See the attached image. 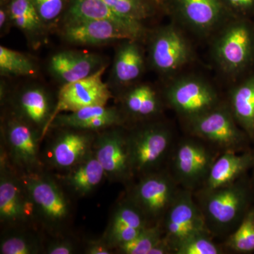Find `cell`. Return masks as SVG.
I'll use <instances>...</instances> for the list:
<instances>
[{"label": "cell", "instance_id": "obj_1", "mask_svg": "<svg viewBox=\"0 0 254 254\" xmlns=\"http://www.w3.org/2000/svg\"><path fill=\"white\" fill-rule=\"evenodd\" d=\"M20 176L33 205L37 226L48 236L73 231L77 200L65 190L53 173L44 170Z\"/></svg>", "mask_w": 254, "mask_h": 254}, {"label": "cell", "instance_id": "obj_2", "mask_svg": "<svg viewBox=\"0 0 254 254\" xmlns=\"http://www.w3.org/2000/svg\"><path fill=\"white\" fill-rule=\"evenodd\" d=\"M254 190L247 175L227 186L215 190L200 189L197 203L210 234H231L253 205Z\"/></svg>", "mask_w": 254, "mask_h": 254}, {"label": "cell", "instance_id": "obj_3", "mask_svg": "<svg viewBox=\"0 0 254 254\" xmlns=\"http://www.w3.org/2000/svg\"><path fill=\"white\" fill-rule=\"evenodd\" d=\"M217 66L227 76L242 78L254 70V21L235 16L219 29L213 45Z\"/></svg>", "mask_w": 254, "mask_h": 254}, {"label": "cell", "instance_id": "obj_4", "mask_svg": "<svg viewBox=\"0 0 254 254\" xmlns=\"http://www.w3.org/2000/svg\"><path fill=\"white\" fill-rule=\"evenodd\" d=\"M43 133L24 120L5 112L0 128V154L20 175L44 171L41 160Z\"/></svg>", "mask_w": 254, "mask_h": 254}, {"label": "cell", "instance_id": "obj_5", "mask_svg": "<svg viewBox=\"0 0 254 254\" xmlns=\"http://www.w3.org/2000/svg\"><path fill=\"white\" fill-rule=\"evenodd\" d=\"M127 126L134 180L163 170L173 150V132L168 125L153 120Z\"/></svg>", "mask_w": 254, "mask_h": 254}, {"label": "cell", "instance_id": "obj_6", "mask_svg": "<svg viewBox=\"0 0 254 254\" xmlns=\"http://www.w3.org/2000/svg\"><path fill=\"white\" fill-rule=\"evenodd\" d=\"M96 133L68 127H50L41 145L45 170L62 173L81 163L93 153Z\"/></svg>", "mask_w": 254, "mask_h": 254}, {"label": "cell", "instance_id": "obj_7", "mask_svg": "<svg viewBox=\"0 0 254 254\" xmlns=\"http://www.w3.org/2000/svg\"><path fill=\"white\" fill-rule=\"evenodd\" d=\"M180 185L165 169L148 174L127 187L125 194L150 225H161L165 214L180 194Z\"/></svg>", "mask_w": 254, "mask_h": 254}, {"label": "cell", "instance_id": "obj_8", "mask_svg": "<svg viewBox=\"0 0 254 254\" xmlns=\"http://www.w3.org/2000/svg\"><path fill=\"white\" fill-rule=\"evenodd\" d=\"M187 123L192 136L223 152L249 150L250 137L237 123L230 106L220 104Z\"/></svg>", "mask_w": 254, "mask_h": 254}, {"label": "cell", "instance_id": "obj_9", "mask_svg": "<svg viewBox=\"0 0 254 254\" xmlns=\"http://www.w3.org/2000/svg\"><path fill=\"white\" fill-rule=\"evenodd\" d=\"M179 142L171 158V175L180 186L191 190L204 185L219 153L196 138Z\"/></svg>", "mask_w": 254, "mask_h": 254}, {"label": "cell", "instance_id": "obj_10", "mask_svg": "<svg viewBox=\"0 0 254 254\" xmlns=\"http://www.w3.org/2000/svg\"><path fill=\"white\" fill-rule=\"evenodd\" d=\"M37 226L33 205L19 173L0 154V226L1 230ZM38 227V226H37Z\"/></svg>", "mask_w": 254, "mask_h": 254}, {"label": "cell", "instance_id": "obj_11", "mask_svg": "<svg viewBox=\"0 0 254 254\" xmlns=\"http://www.w3.org/2000/svg\"><path fill=\"white\" fill-rule=\"evenodd\" d=\"M93 153L110 183L121 184L127 187L134 181L127 125L97 132Z\"/></svg>", "mask_w": 254, "mask_h": 254}, {"label": "cell", "instance_id": "obj_12", "mask_svg": "<svg viewBox=\"0 0 254 254\" xmlns=\"http://www.w3.org/2000/svg\"><path fill=\"white\" fill-rule=\"evenodd\" d=\"M164 98L187 123L221 104L215 88L206 80L194 76L174 80L165 89Z\"/></svg>", "mask_w": 254, "mask_h": 254}, {"label": "cell", "instance_id": "obj_13", "mask_svg": "<svg viewBox=\"0 0 254 254\" xmlns=\"http://www.w3.org/2000/svg\"><path fill=\"white\" fill-rule=\"evenodd\" d=\"M163 237L173 253L184 241L199 234L209 233L203 213L190 190H182L161 222Z\"/></svg>", "mask_w": 254, "mask_h": 254}, {"label": "cell", "instance_id": "obj_14", "mask_svg": "<svg viewBox=\"0 0 254 254\" xmlns=\"http://www.w3.org/2000/svg\"><path fill=\"white\" fill-rule=\"evenodd\" d=\"M190 42L178 27L164 26L157 31L150 44L149 59L152 66L162 74H173L193 59Z\"/></svg>", "mask_w": 254, "mask_h": 254}, {"label": "cell", "instance_id": "obj_15", "mask_svg": "<svg viewBox=\"0 0 254 254\" xmlns=\"http://www.w3.org/2000/svg\"><path fill=\"white\" fill-rule=\"evenodd\" d=\"M106 68L103 66L88 77L64 84L57 96L52 122L63 112L71 113L87 107L106 106L113 98L110 86L103 81Z\"/></svg>", "mask_w": 254, "mask_h": 254}, {"label": "cell", "instance_id": "obj_16", "mask_svg": "<svg viewBox=\"0 0 254 254\" xmlns=\"http://www.w3.org/2000/svg\"><path fill=\"white\" fill-rule=\"evenodd\" d=\"M9 108L6 112L36 127L43 133V138L53 120L57 104L50 92L41 86L23 88L10 99L6 100Z\"/></svg>", "mask_w": 254, "mask_h": 254}, {"label": "cell", "instance_id": "obj_17", "mask_svg": "<svg viewBox=\"0 0 254 254\" xmlns=\"http://www.w3.org/2000/svg\"><path fill=\"white\" fill-rule=\"evenodd\" d=\"M175 15L184 26L200 36L220 29L225 21L222 0H172Z\"/></svg>", "mask_w": 254, "mask_h": 254}, {"label": "cell", "instance_id": "obj_18", "mask_svg": "<svg viewBox=\"0 0 254 254\" xmlns=\"http://www.w3.org/2000/svg\"><path fill=\"white\" fill-rule=\"evenodd\" d=\"M149 226L143 213L124 193L112 208L101 238L115 252L119 246L133 240Z\"/></svg>", "mask_w": 254, "mask_h": 254}, {"label": "cell", "instance_id": "obj_19", "mask_svg": "<svg viewBox=\"0 0 254 254\" xmlns=\"http://www.w3.org/2000/svg\"><path fill=\"white\" fill-rule=\"evenodd\" d=\"M63 36L68 43L80 46H98L117 41L137 40L125 28L103 20H66Z\"/></svg>", "mask_w": 254, "mask_h": 254}, {"label": "cell", "instance_id": "obj_20", "mask_svg": "<svg viewBox=\"0 0 254 254\" xmlns=\"http://www.w3.org/2000/svg\"><path fill=\"white\" fill-rule=\"evenodd\" d=\"M53 175L65 190L77 200L93 194L107 180L104 169L93 152L72 168Z\"/></svg>", "mask_w": 254, "mask_h": 254}, {"label": "cell", "instance_id": "obj_21", "mask_svg": "<svg viewBox=\"0 0 254 254\" xmlns=\"http://www.w3.org/2000/svg\"><path fill=\"white\" fill-rule=\"evenodd\" d=\"M120 125H127L121 111L116 107L106 105L87 107L71 113L60 114L55 117L48 129L50 127H68L98 132Z\"/></svg>", "mask_w": 254, "mask_h": 254}, {"label": "cell", "instance_id": "obj_22", "mask_svg": "<svg viewBox=\"0 0 254 254\" xmlns=\"http://www.w3.org/2000/svg\"><path fill=\"white\" fill-rule=\"evenodd\" d=\"M120 109L128 124L156 120L163 110V100L153 87L138 84L128 88L120 98Z\"/></svg>", "mask_w": 254, "mask_h": 254}, {"label": "cell", "instance_id": "obj_23", "mask_svg": "<svg viewBox=\"0 0 254 254\" xmlns=\"http://www.w3.org/2000/svg\"><path fill=\"white\" fill-rule=\"evenodd\" d=\"M105 66L98 55L86 52H60L50 60V71L64 84L83 79Z\"/></svg>", "mask_w": 254, "mask_h": 254}, {"label": "cell", "instance_id": "obj_24", "mask_svg": "<svg viewBox=\"0 0 254 254\" xmlns=\"http://www.w3.org/2000/svg\"><path fill=\"white\" fill-rule=\"evenodd\" d=\"M254 166V153L227 150L219 155L214 163L203 190H211L227 186L247 175Z\"/></svg>", "mask_w": 254, "mask_h": 254}, {"label": "cell", "instance_id": "obj_25", "mask_svg": "<svg viewBox=\"0 0 254 254\" xmlns=\"http://www.w3.org/2000/svg\"><path fill=\"white\" fill-rule=\"evenodd\" d=\"M78 19L111 21L129 31L137 40L145 34L141 22L117 14L103 0H71L66 21Z\"/></svg>", "mask_w": 254, "mask_h": 254}, {"label": "cell", "instance_id": "obj_26", "mask_svg": "<svg viewBox=\"0 0 254 254\" xmlns=\"http://www.w3.org/2000/svg\"><path fill=\"white\" fill-rule=\"evenodd\" d=\"M46 237L33 225L1 230L0 254H44Z\"/></svg>", "mask_w": 254, "mask_h": 254}, {"label": "cell", "instance_id": "obj_27", "mask_svg": "<svg viewBox=\"0 0 254 254\" xmlns=\"http://www.w3.org/2000/svg\"><path fill=\"white\" fill-rule=\"evenodd\" d=\"M230 109L237 123L254 141V70L241 78L230 94Z\"/></svg>", "mask_w": 254, "mask_h": 254}, {"label": "cell", "instance_id": "obj_28", "mask_svg": "<svg viewBox=\"0 0 254 254\" xmlns=\"http://www.w3.org/2000/svg\"><path fill=\"white\" fill-rule=\"evenodd\" d=\"M137 40H127L119 48L113 68L115 83L128 86L141 76L144 68V57Z\"/></svg>", "mask_w": 254, "mask_h": 254}, {"label": "cell", "instance_id": "obj_29", "mask_svg": "<svg viewBox=\"0 0 254 254\" xmlns=\"http://www.w3.org/2000/svg\"><path fill=\"white\" fill-rule=\"evenodd\" d=\"M8 7L11 24L26 34L34 35L41 31L43 23L33 0H9Z\"/></svg>", "mask_w": 254, "mask_h": 254}, {"label": "cell", "instance_id": "obj_30", "mask_svg": "<svg viewBox=\"0 0 254 254\" xmlns=\"http://www.w3.org/2000/svg\"><path fill=\"white\" fill-rule=\"evenodd\" d=\"M225 246L235 253L254 252V205L247 211L240 225L229 235Z\"/></svg>", "mask_w": 254, "mask_h": 254}, {"label": "cell", "instance_id": "obj_31", "mask_svg": "<svg viewBox=\"0 0 254 254\" xmlns=\"http://www.w3.org/2000/svg\"><path fill=\"white\" fill-rule=\"evenodd\" d=\"M36 71V64L26 55L0 47V72L2 76H32Z\"/></svg>", "mask_w": 254, "mask_h": 254}, {"label": "cell", "instance_id": "obj_32", "mask_svg": "<svg viewBox=\"0 0 254 254\" xmlns=\"http://www.w3.org/2000/svg\"><path fill=\"white\" fill-rule=\"evenodd\" d=\"M163 237L161 225H151L143 230L133 240L119 246L115 250V254H148Z\"/></svg>", "mask_w": 254, "mask_h": 254}, {"label": "cell", "instance_id": "obj_33", "mask_svg": "<svg viewBox=\"0 0 254 254\" xmlns=\"http://www.w3.org/2000/svg\"><path fill=\"white\" fill-rule=\"evenodd\" d=\"M114 11L124 16L141 22L154 13L151 0H103Z\"/></svg>", "mask_w": 254, "mask_h": 254}, {"label": "cell", "instance_id": "obj_34", "mask_svg": "<svg viewBox=\"0 0 254 254\" xmlns=\"http://www.w3.org/2000/svg\"><path fill=\"white\" fill-rule=\"evenodd\" d=\"M84 240L73 230L56 236L46 235L44 254H83Z\"/></svg>", "mask_w": 254, "mask_h": 254}, {"label": "cell", "instance_id": "obj_35", "mask_svg": "<svg viewBox=\"0 0 254 254\" xmlns=\"http://www.w3.org/2000/svg\"><path fill=\"white\" fill-rule=\"evenodd\" d=\"M209 233L199 234L184 241L174 252L176 254H220L222 251L210 240Z\"/></svg>", "mask_w": 254, "mask_h": 254}, {"label": "cell", "instance_id": "obj_36", "mask_svg": "<svg viewBox=\"0 0 254 254\" xmlns=\"http://www.w3.org/2000/svg\"><path fill=\"white\" fill-rule=\"evenodd\" d=\"M43 23L55 21L63 12L67 0H33Z\"/></svg>", "mask_w": 254, "mask_h": 254}, {"label": "cell", "instance_id": "obj_37", "mask_svg": "<svg viewBox=\"0 0 254 254\" xmlns=\"http://www.w3.org/2000/svg\"><path fill=\"white\" fill-rule=\"evenodd\" d=\"M83 254H114L115 250L105 242L101 237L98 239L85 237Z\"/></svg>", "mask_w": 254, "mask_h": 254}, {"label": "cell", "instance_id": "obj_38", "mask_svg": "<svg viewBox=\"0 0 254 254\" xmlns=\"http://www.w3.org/2000/svg\"><path fill=\"white\" fill-rule=\"evenodd\" d=\"M238 17L254 18V0H226Z\"/></svg>", "mask_w": 254, "mask_h": 254}, {"label": "cell", "instance_id": "obj_39", "mask_svg": "<svg viewBox=\"0 0 254 254\" xmlns=\"http://www.w3.org/2000/svg\"><path fill=\"white\" fill-rule=\"evenodd\" d=\"M11 23L10 20L9 7H8V3L2 1L1 0V8H0V28L1 31H4L7 28L8 24Z\"/></svg>", "mask_w": 254, "mask_h": 254}, {"label": "cell", "instance_id": "obj_40", "mask_svg": "<svg viewBox=\"0 0 254 254\" xmlns=\"http://www.w3.org/2000/svg\"><path fill=\"white\" fill-rule=\"evenodd\" d=\"M173 253V249L171 248L168 242L165 240L163 237V239L158 242L154 246V247L150 251L148 254H169Z\"/></svg>", "mask_w": 254, "mask_h": 254}, {"label": "cell", "instance_id": "obj_41", "mask_svg": "<svg viewBox=\"0 0 254 254\" xmlns=\"http://www.w3.org/2000/svg\"><path fill=\"white\" fill-rule=\"evenodd\" d=\"M253 168H254L253 175H252V179L251 180H252V185H253L254 190V166L253 167Z\"/></svg>", "mask_w": 254, "mask_h": 254}, {"label": "cell", "instance_id": "obj_42", "mask_svg": "<svg viewBox=\"0 0 254 254\" xmlns=\"http://www.w3.org/2000/svg\"></svg>", "mask_w": 254, "mask_h": 254}]
</instances>
